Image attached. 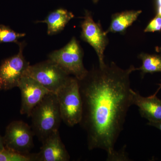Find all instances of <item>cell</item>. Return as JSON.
I'll use <instances>...</instances> for the list:
<instances>
[{"instance_id": "cell-1", "label": "cell", "mask_w": 161, "mask_h": 161, "mask_svg": "<svg viewBox=\"0 0 161 161\" xmlns=\"http://www.w3.org/2000/svg\"><path fill=\"white\" fill-rule=\"evenodd\" d=\"M135 70L133 65L123 69L112 62L93 68L78 80L83 104L79 124L86 132L88 148L105 150L108 161L127 159L115 146L132 105L130 76Z\"/></svg>"}, {"instance_id": "cell-2", "label": "cell", "mask_w": 161, "mask_h": 161, "mask_svg": "<svg viewBox=\"0 0 161 161\" xmlns=\"http://www.w3.org/2000/svg\"><path fill=\"white\" fill-rule=\"evenodd\" d=\"M30 117L32 130L41 142L59 131L62 120L56 94H47L33 109Z\"/></svg>"}, {"instance_id": "cell-3", "label": "cell", "mask_w": 161, "mask_h": 161, "mask_svg": "<svg viewBox=\"0 0 161 161\" xmlns=\"http://www.w3.org/2000/svg\"><path fill=\"white\" fill-rule=\"evenodd\" d=\"M56 94L64 122L70 127L80 124L83 104L78 79L71 77Z\"/></svg>"}, {"instance_id": "cell-4", "label": "cell", "mask_w": 161, "mask_h": 161, "mask_svg": "<svg viewBox=\"0 0 161 161\" xmlns=\"http://www.w3.org/2000/svg\"><path fill=\"white\" fill-rule=\"evenodd\" d=\"M83 56L79 42L73 37L62 48L50 53L48 59L57 63L69 75L80 80L88 72L83 64Z\"/></svg>"}, {"instance_id": "cell-5", "label": "cell", "mask_w": 161, "mask_h": 161, "mask_svg": "<svg viewBox=\"0 0 161 161\" xmlns=\"http://www.w3.org/2000/svg\"><path fill=\"white\" fill-rule=\"evenodd\" d=\"M24 75L36 80L50 92L55 94L71 77L57 63L48 59L34 65H30Z\"/></svg>"}, {"instance_id": "cell-6", "label": "cell", "mask_w": 161, "mask_h": 161, "mask_svg": "<svg viewBox=\"0 0 161 161\" xmlns=\"http://www.w3.org/2000/svg\"><path fill=\"white\" fill-rule=\"evenodd\" d=\"M34 135L28 124L22 120L13 121L6 127L3 136L5 148L19 154L29 155L34 146Z\"/></svg>"}, {"instance_id": "cell-7", "label": "cell", "mask_w": 161, "mask_h": 161, "mask_svg": "<svg viewBox=\"0 0 161 161\" xmlns=\"http://www.w3.org/2000/svg\"><path fill=\"white\" fill-rule=\"evenodd\" d=\"M19 53L4 59L0 64V91H8L18 87L19 81L30 65L23 56L25 43H18Z\"/></svg>"}, {"instance_id": "cell-8", "label": "cell", "mask_w": 161, "mask_h": 161, "mask_svg": "<svg viewBox=\"0 0 161 161\" xmlns=\"http://www.w3.org/2000/svg\"><path fill=\"white\" fill-rule=\"evenodd\" d=\"M80 38L94 48L98 56L99 65L105 64L104 52L108 44L109 40L105 31L100 23L94 21L92 13L86 10L80 24Z\"/></svg>"}, {"instance_id": "cell-9", "label": "cell", "mask_w": 161, "mask_h": 161, "mask_svg": "<svg viewBox=\"0 0 161 161\" xmlns=\"http://www.w3.org/2000/svg\"><path fill=\"white\" fill-rule=\"evenodd\" d=\"M18 87L21 95L20 113L28 117H30L35 107L47 94L51 93L36 80L26 75L21 78Z\"/></svg>"}, {"instance_id": "cell-10", "label": "cell", "mask_w": 161, "mask_h": 161, "mask_svg": "<svg viewBox=\"0 0 161 161\" xmlns=\"http://www.w3.org/2000/svg\"><path fill=\"white\" fill-rule=\"evenodd\" d=\"M38 153L30 154L32 161H69L70 156L62 142L59 131L43 142Z\"/></svg>"}, {"instance_id": "cell-11", "label": "cell", "mask_w": 161, "mask_h": 161, "mask_svg": "<svg viewBox=\"0 0 161 161\" xmlns=\"http://www.w3.org/2000/svg\"><path fill=\"white\" fill-rule=\"evenodd\" d=\"M156 94L145 97L131 90L132 105L138 107L141 116L150 122L161 121V99Z\"/></svg>"}, {"instance_id": "cell-12", "label": "cell", "mask_w": 161, "mask_h": 161, "mask_svg": "<svg viewBox=\"0 0 161 161\" xmlns=\"http://www.w3.org/2000/svg\"><path fill=\"white\" fill-rule=\"evenodd\" d=\"M74 17L75 15L71 12L60 8L50 13L43 21L36 22L46 23L47 26V35L53 36L63 31Z\"/></svg>"}, {"instance_id": "cell-13", "label": "cell", "mask_w": 161, "mask_h": 161, "mask_svg": "<svg viewBox=\"0 0 161 161\" xmlns=\"http://www.w3.org/2000/svg\"><path fill=\"white\" fill-rule=\"evenodd\" d=\"M142 12V10H126L112 14L111 23L106 31V33H125L127 29L137 20Z\"/></svg>"}, {"instance_id": "cell-14", "label": "cell", "mask_w": 161, "mask_h": 161, "mask_svg": "<svg viewBox=\"0 0 161 161\" xmlns=\"http://www.w3.org/2000/svg\"><path fill=\"white\" fill-rule=\"evenodd\" d=\"M139 58L142 60V65L136 70H140L143 75L161 72V55L142 53L139 55Z\"/></svg>"}, {"instance_id": "cell-15", "label": "cell", "mask_w": 161, "mask_h": 161, "mask_svg": "<svg viewBox=\"0 0 161 161\" xmlns=\"http://www.w3.org/2000/svg\"><path fill=\"white\" fill-rule=\"evenodd\" d=\"M26 36L25 33H19L9 26L0 25V43H14L18 44V40Z\"/></svg>"}, {"instance_id": "cell-16", "label": "cell", "mask_w": 161, "mask_h": 161, "mask_svg": "<svg viewBox=\"0 0 161 161\" xmlns=\"http://www.w3.org/2000/svg\"><path fill=\"white\" fill-rule=\"evenodd\" d=\"M0 161H31L29 155L19 154L5 149L0 151Z\"/></svg>"}, {"instance_id": "cell-17", "label": "cell", "mask_w": 161, "mask_h": 161, "mask_svg": "<svg viewBox=\"0 0 161 161\" xmlns=\"http://www.w3.org/2000/svg\"><path fill=\"white\" fill-rule=\"evenodd\" d=\"M161 31V17L157 14L144 30L145 32H154Z\"/></svg>"}, {"instance_id": "cell-18", "label": "cell", "mask_w": 161, "mask_h": 161, "mask_svg": "<svg viewBox=\"0 0 161 161\" xmlns=\"http://www.w3.org/2000/svg\"><path fill=\"white\" fill-rule=\"evenodd\" d=\"M147 125L155 127V128H157V129H158L159 130H160L161 131V121L155 122H149L147 123Z\"/></svg>"}, {"instance_id": "cell-19", "label": "cell", "mask_w": 161, "mask_h": 161, "mask_svg": "<svg viewBox=\"0 0 161 161\" xmlns=\"http://www.w3.org/2000/svg\"><path fill=\"white\" fill-rule=\"evenodd\" d=\"M157 15L161 17V0H157Z\"/></svg>"}, {"instance_id": "cell-20", "label": "cell", "mask_w": 161, "mask_h": 161, "mask_svg": "<svg viewBox=\"0 0 161 161\" xmlns=\"http://www.w3.org/2000/svg\"><path fill=\"white\" fill-rule=\"evenodd\" d=\"M5 146H4V140H3V137H2L0 135V151H3V150H5Z\"/></svg>"}, {"instance_id": "cell-21", "label": "cell", "mask_w": 161, "mask_h": 161, "mask_svg": "<svg viewBox=\"0 0 161 161\" xmlns=\"http://www.w3.org/2000/svg\"><path fill=\"white\" fill-rule=\"evenodd\" d=\"M157 52H158V53H160L161 52V47H157L156 48Z\"/></svg>"}, {"instance_id": "cell-22", "label": "cell", "mask_w": 161, "mask_h": 161, "mask_svg": "<svg viewBox=\"0 0 161 161\" xmlns=\"http://www.w3.org/2000/svg\"><path fill=\"white\" fill-rule=\"evenodd\" d=\"M99 1V0H92V1H93V3H95V4H96V3H98V1Z\"/></svg>"}, {"instance_id": "cell-23", "label": "cell", "mask_w": 161, "mask_h": 161, "mask_svg": "<svg viewBox=\"0 0 161 161\" xmlns=\"http://www.w3.org/2000/svg\"><path fill=\"white\" fill-rule=\"evenodd\" d=\"M159 88L158 89V91H157L155 93H156V94H157L158 92V91H159V90L161 88V84H160L159 85Z\"/></svg>"}, {"instance_id": "cell-24", "label": "cell", "mask_w": 161, "mask_h": 161, "mask_svg": "<svg viewBox=\"0 0 161 161\" xmlns=\"http://www.w3.org/2000/svg\"><path fill=\"white\" fill-rule=\"evenodd\" d=\"M160 53L161 55V52H160Z\"/></svg>"}]
</instances>
